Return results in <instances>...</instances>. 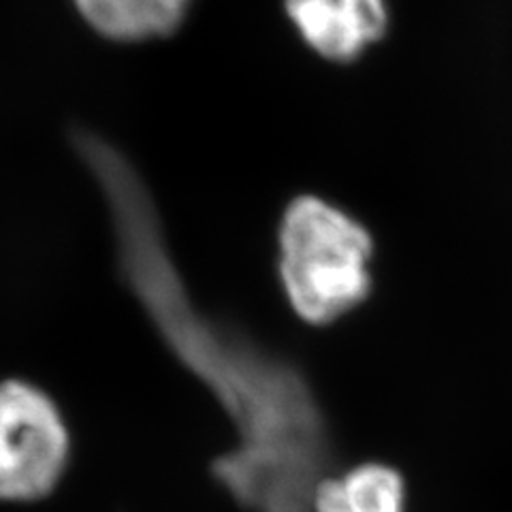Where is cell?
Segmentation results:
<instances>
[{"label":"cell","mask_w":512,"mask_h":512,"mask_svg":"<svg viewBox=\"0 0 512 512\" xmlns=\"http://www.w3.org/2000/svg\"><path fill=\"white\" fill-rule=\"evenodd\" d=\"M73 141L107 201L120 278L237 431L233 451L212 461V478L246 512H314L318 487L346 463L308 374L244 329L201 312L131 160L90 133Z\"/></svg>","instance_id":"cell-1"},{"label":"cell","mask_w":512,"mask_h":512,"mask_svg":"<svg viewBox=\"0 0 512 512\" xmlns=\"http://www.w3.org/2000/svg\"><path fill=\"white\" fill-rule=\"evenodd\" d=\"M374 237L361 220L314 195L286 205L278 224V276L291 310L325 327L374 291Z\"/></svg>","instance_id":"cell-2"},{"label":"cell","mask_w":512,"mask_h":512,"mask_svg":"<svg viewBox=\"0 0 512 512\" xmlns=\"http://www.w3.org/2000/svg\"><path fill=\"white\" fill-rule=\"evenodd\" d=\"M69 459V427L54 399L26 380L0 382V502L52 495Z\"/></svg>","instance_id":"cell-3"},{"label":"cell","mask_w":512,"mask_h":512,"mask_svg":"<svg viewBox=\"0 0 512 512\" xmlns=\"http://www.w3.org/2000/svg\"><path fill=\"white\" fill-rule=\"evenodd\" d=\"M295 26L318 54L346 62L387 28L384 0H286Z\"/></svg>","instance_id":"cell-4"},{"label":"cell","mask_w":512,"mask_h":512,"mask_svg":"<svg viewBox=\"0 0 512 512\" xmlns=\"http://www.w3.org/2000/svg\"><path fill=\"white\" fill-rule=\"evenodd\" d=\"M190 0H75L84 18L107 37L139 41L167 35Z\"/></svg>","instance_id":"cell-5"}]
</instances>
